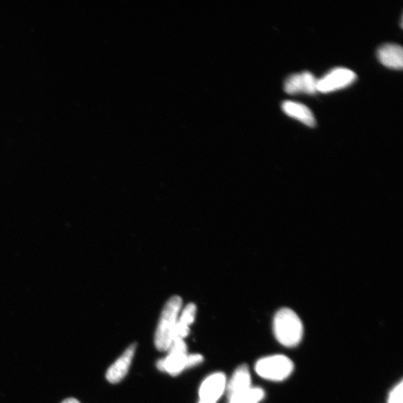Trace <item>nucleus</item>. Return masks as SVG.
Returning a JSON list of instances; mask_svg holds the SVG:
<instances>
[{
	"instance_id": "nucleus-1",
	"label": "nucleus",
	"mask_w": 403,
	"mask_h": 403,
	"mask_svg": "<svg viewBox=\"0 0 403 403\" xmlns=\"http://www.w3.org/2000/svg\"><path fill=\"white\" fill-rule=\"evenodd\" d=\"M273 332L282 346L294 347L300 343L304 336V326L294 311L282 308L274 317Z\"/></svg>"
},
{
	"instance_id": "nucleus-2",
	"label": "nucleus",
	"mask_w": 403,
	"mask_h": 403,
	"mask_svg": "<svg viewBox=\"0 0 403 403\" xmlns=\"http://www.w3.org/2000/svg\"><path fill=\"white\" fill-rule=\"evenodd\" d=\"M181 304V298L179 296H173L169 299L162 310L155 335V345L159 351L166 352L169 350Z\"/></svg>"
},
{
	"instance_id": "nucleus-7",
	"label": "nucleus",
	"mask_w": 403,
	"mask_h": 403,
	"mask_svg": "<svg viewBox=\"0 0 403 403\" xmlns=\"http://www.w3.org/2000/svg\"><path fill=\"white\" fill-rule=\"evenodd\" d=\"M137 344H132L119 357L118 360L108 368L106 379L110 383L120 382L129 371L133 357L136 351Z\"/></svg>"
},
{
	"instance_id": "nucleus-8",
	"label": "nucleus",
	"mask_w": 403,
	"mask_h": 403,
	"mask_svg": "<svg viewBox=\"0 0 403 403\" xmlns=\"http://www.w3.org/2000/svg\"><path fill=\"white\" fill-rule=\"evenodd\" d=\"M251 387V375L249 368L246 364H242L235 370L226 387L228 399L230 400L240 395Z\"/></svg>"
},
{
	"instance_id": "nucleus-11",
	"label": "nucleus",
	"mask_w": 403,
	"mask_h": 403,
	"mask_svg": "<svg viewBox=\"0 0 403 403\" xmlns=\"http://www.w3.org/2000/svg\"><path fill=\"white\" fill-rule=\"evenodd\" d=\"M169 354L157 362V368L162 372H166L173 377L181 373L186 369L188 353L179 352H168Z\"/></svg>"
},
{
	"instance_id": "nucleus-6",
	"label": "nucleus",
	"mask_w": 403,
	"mask_h": 403,
	"mask_svg": "<svg viewBox=\"0 0 403 403\" xmlns=\"http://www.w3.org/2000/svg\"><path fill=\"white\" fill-rule=\"evenodd\" d=\"M317 79L313 73L305 71L288 77L284 85V90L289 95H314L317 91Z\"/></svg>"
},
{
	"instance_id": "nucleus-10",
	"label": "nucleus",
	"mask_w": 403,
	"mask_h": 403,
	"mask_svg": "<svg viewBox=\"0 0 403 403\" xmlns=\"http://www.w3.org/2000/svg\"><path fill=\"white\" fill-rule=\"evenodd\" d=\"M282 108L286 115L297 119L308 126L313 127L316 125L314 114L308 107L304 104L286 100L282 103Z\"/></svg>"
},
{
	"instance_id": "nucleus-4",
	"label": "nucleus",
	"mask_w": 403,
	"mask_h": 403,
	"mask_svg": "<svg viewBox=\"0 0 403 403\" xmlns=\"http://www.w3.org/2000/svg\"><path fill=\"white\" fill-rule=\"evenodd\" d=\"M355 73L345 68H336L328 72L322 79H317V91L322 93L344 88L351 86L356 79Z\"/></svg>"
},
{
	"instance_id": "nucleus-5",
	"label": "nucleus",
	"mask_w": 403,
	"mask_h": 403,
	"mask_svg": "<svg viewBox=\"0 0 403 403\" xmlns=\"http://www.w3.org/2000/svg\"><path fill=\"white\" fill-rule=\"evenodd\" d=\"M226 387V378L223 373L209 375L199 388V403H216L221 398Z\"/></svg>"
},
{
	"instance_id": "nucleus-15",
	"label": "nucleus",
	"mask_w": 403,
	"mask_h": 403,
	"mask_svg": "<svg viewBox=\"0 0 403 403\" xmlns=\"http://www.w3.org/2000/svg\"><path fill=\"white\" fill-rule=\"evenodd\" d=\"M204 362V357L199 354L188 355L186 368L195 367V366Z\"/></svg>"
},
{
	"instance_id": "nucleus-16",
	"label": "nucleus",
	"mask_w": 403,
	"mask_h": 403,
	"mask_svg": "<svg viewBox=\"0 0 403 403\" xmlns=\"http://www.w3.org/2000/svg\"><path fill=\"white\" fill-rule=\"evenodd\" d=\"M61 403H80L77 399L69 398L63 400Z\"/></svg>"
},
{
	"instance_id": "nucleus-14",
	"label": "nucleus",
	"mask_w": 403,
	"mask_h": 403,
	"mask_svg": "<svg viewBox=\"0 0 403 403\" xmlns=\"http://www.w3.org/2000/svg\"><path fill=\"white\" fill-rule=\"evenodd\" d=\"M403 382L400 381L389 393L388 403H403Z\"/></svg>"
},
{
	"instance_id": "nucleus-3",
	"label": "nucleus",
	"mask_w": 403,
	"mask_h": 403,
	"mask_svg": "<svg viewBox=\"0 0 403 403\" xmlns=\"http://www.w3.org/2000/svg\"><path fill=\"white\" fill-rule=\"evenodd\" d=\"M294 371V363L283 355L264 357L255 364V371L262 378L281 382L288 378Z\"/></svg>"
},
{
	"instance_id": "nucleus-13",
	"label": "nucleus",
	"mask_w": 403,
	"mask_h": 403,
	"mask_svg": "<svg viewBox=\"0 0 403 403\" xmlns=\"http://www.w3.org/2000/svg\"><path fill=\"white\" fill-rule=\"evenodd\" d=\"M197 313V306L194 304H188L184 310H183L182 313L179 319H178L177 323L189 327L190 325L194 323Z\"/></svg>"
},
{
	"instance_id": "nucleus-12",
	"label": "nucleus",
	"mask_w": 403,
	"mask_h": 403,
	"mask_svg": "<svg viewBox=\"0 0 403 403\" xmlns=\"http://www.w3.org/2000/svg\"><path fill=\"white\" fill-rule=\"evenodd\" d=\"M265 393L261 388L251 387L250 389L228 400L230 403H259Z\"/></svg>"
},
{
	"instance_id": "nucleus-9",
	"label": "nucleus",
	"mask_w": 403,
	"mask_h": 403,
	"mask_svg": "<svg viewBox=\"0 0 403 403\" xmlns=\"http://www.w3.org/2000/svg\"><path fill=\"white\" fill-rule=\"evenodd\" d=\"M377 57L384 66L395 70L402 68L403 50L398 44L386 43L381 46L377 50Z\"/></svg>"
}]
</instances>
